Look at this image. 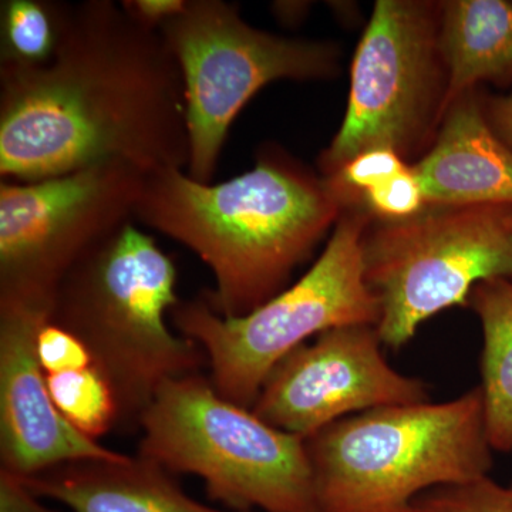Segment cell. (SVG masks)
Returning a JSON list of instances; mask_svg holds the SVG:
<instances>
[{
  "instance_id": "6da1fadb",
  "label": "cell",
  "mask_w": 512,
  "mask_h": 512,
  "mask_svg": "<svg viewBox=\"0 0 512 512\" xmlns=\"http://www.w3.org/2000/svg\"><path fill=\"white\" fill-rule=\"evenodd\" d=\"M114 161L187 168L184 84L160 32L86 0L49 63L0 64V175L30 183Z\"/></svg>"
},
{
  "instance_id": "8992f818",
  "label": "cell",
  "mask_w": 512,
  "mask_h": 512,
  "mask_svg": "<svg viewBox=\"0 0 512 512\" xmlns=\"http://www.w3.org/2000/svg\"><path fill=\"white\" fill-rule=\"evenodd\" d=\"M372 220L362 205L346 208L312 268L241 318H222L202 296L178 302L171 323L205 353L212 386L224 399L252 410L269 373L306 340L339 326L379 325L362 262Z\"/></svg>"
},
{
  "instance_id": "7402d4cb",
  "label": "cell",
  "mask_w": 512,
  "mask_h": 512,
  "mask_svg": "<svg viewBox=\"0 0 512 512\" xmlns=\"http://www.w3.org/2000/svg\"><path fill=\"white\" fill-rule=\"evenodd\" d=\"M36 355L45 375L94 366L92 353L83 340L50 318L42 320L37 328Z\"/></svg>"
},
{
  "instance_id": "603a6c76",
  "label": "cell",
  "mask_w": 512,
  "mask_h": 512,
  "mask_svg": "<svg viewBox=\"0 0 512 512\" xmlns=\"http://www.w3.org/2000/svg\"><path fill=\"white\" fill-rule=\"evenodd\" d=\"M120 5L138 25L160 32L165 23L184 12L188 0H123Z\"/></svg>"
},
{
  "instance_id": "52a82bcc",
  "label": "cell",
  "mask_w": 512,
  "mask_h": 512,
  "mask_svg": "<svg viewBox=\"0 0 512 512\" xmlns=\"http://www.w3.org/2000/svg\"><path fill=\"white\" fill-rule=\"evenodd\" d=\"M362 262L383 345L400 350L426 320L468 305L480 282L512 278V205H426L404 220L370 222Z\"/></svg>"
},
{
  "instance_id": "2e32d148",
  "label": "cell",
  "mask_w": 512,
  "mask_h": 512,
  "mask_svg": "<svg viewBox=\"0 0 512 512\" xmlns=\"http://www.w3.org/2000/svg\"><path fill=\"white\" fill-rule=\"evenodd\" d=\"M468 305L483 329L480 389L488 440L494 451L512 453V278L480 282Z\"/></svg>"
},
{
  "instance_id": "d4e9b609",
  "label": "cell",
  "mask_w": 512,
  "mask_h": 512,
  "mask_svg": "<svg viewBox=\"0 0 512 512\" xmlns=\"http://www.w3.org/2000/svg\"><path fill=\"white\" fill-rule=\"evenodd\" d=\"M485 117L494 133L512 148V93L501 96L483 94Z\"/></svg>"
},
{
  "instance_id": "7c38bea8",
  "label": "cell",
  "mask_w": 512,
  "mask_h": 512,
  "mask_svg": "<svg viewBox=\"0 0 512 512\" xmlns=\"http://www.w3.org/2000/svg\"><path fill=\"white\" fill-rule=\"evenodd\" d=\"M50 313L0 305V468L28 478L82 460L127 454L84 436L57 410L36 355V332Z\"/></svg>"
},
{
  "instance_id": "8fae6325",
  "label": "cell",
  "mask_w": 512,
  "mask_h": 512,
  "mask_svg": "<svg viewBox=\"0 0 512 512\" xmlns=\"http://www.w3.org/2000/svg\"><path fill=\"white\" fill-rule=\"evenodd\" d=\"M383 346L375 325L320 333L274 367L252 412L305 440L353 414L430 402L427 383L393 369Z\"/></svg>"
},
{
  "instance_id": "4fadbf2b",
  "label": "cell",
  "mask_w": 512,
  "mask_h": 512,
  "mask_svg": "<svg viewBox=\"0 0 512 512\" xmlns=\"http://www.w3.org/2000/svg\"><path fill=\"white\" fill-rule=\"evenodd\" d=\"M412 168L427 205H512V148L488 123L480 89L448 106L434 143Z\"/></svg>"
},
{
  "instance_id": "44dd1931",
  "label": "cell",
  "mask_w": 512,
  "mask_h": 512,
  "mask_svg": "<svg viewBox=\"0 0 512 512\" xmlns=\"http://www.w3.org/2000/svg\"><path fill=\"white\" fill-rule=\"evenodd\" d=\"M360 205L377 221H397L412 217L426 207L419 178L412 164L390 180L367 191Z\"/></svg>"
},
{
  "instance_id": "30bf717a",
  "label": "cell",
  "mask_w": 512,
  "mask_h": 512,
  "mask_svg": "<svg viewBox=\"0 0 512 512\" xmlns=\"http://www.w3.org/2000/svg\"><path fill=\"white\" fill-rule=\"evenodd\" d=\"M147 174L124 163L0 184V305L52 313L70 271L136 221Z\"/></svg>"
},
{
  "instance_id": "e0dca14e",
  "label": "cell",
  "mask_w": 512,
  "mask_h": 512,
  "mask_svg": "<svg viewBox=\"0 0 512 512\" xmlns=\"http://www.w3.org/2000/svg\"><path fill=\"white\" fill-rule=\"evenodd\" d=\"M70 5L49 0H3L0 64L36 67L49 63L62 43Z\"/></svg>"
},
{
  "instance_id": "ac0fdd59",
  "label": "cell",
  "mask_w": 512,
  "mask_h": 512,
  "mask_svg": "<svg viewBox=\"0 0 512 512\" xmlns=\"http://www.w3.org/2000/svg\"><path fill=\"white\" fill-rule=\"evenodd\" d=\"M45 376L57 410L74 429L96 441L119 429L116 394L96 366Z\"/></svg>"
},
{
  "instance_id": "5bb4252c",
  "label": "cell",
  "mask_w": 512,
  "mask_h": 512,
  "mask_svg": "<svg viewBox=\"0 0 512 512\" xmlns=\"http://www.w3.org/2000/svg\"><path fill=\"white\" fill-rule=\"evenodd\" d=\"M22 480L40 498L73 512H238L192 500L173 473L140 456L72 461Z\"/></svg>"
},
{
  "instance_id": "cb8c5ba5",
  "label": "cell",
  "mask_w": 512,
  "mask_h": 512,
  "mask_svg": "<svg viewBox=\"0 0 512 512\" xmlns=\"http://www.w3.org/2000/svg\"><path fill=\"white\" fill-rule=\"evenodd\" d=\"M0 512H57L40 503L22 478L0 468Z\"/></svg>"
},
{
  "instance_id": "5b68a950",
  "label": "cell",
  "mask_w": 512,
  "mask_h": 512,
  "mask_svg": "<svg viewBox=\"0 0 512 512\" xmlns=\"http://www.w3.org/2000/svg\"><path fill=\"white\" fill-rule=\"evenodd\" d=\"M138 456L202 478L229 511L316 512L305 440L224 399L210 377L164 383L140 420Z\"/></svg>"
},
{
  "instance_id": "d6986e66",
  "label": "cell",
  "mask_w": 512,
  "mask_h": 512,
  "mask_svg": "<svg viewBox=\"0 0 512 512\" xmlns=\"http://www.w3.org/2000/svg\"><path fill=\"white\" fill-rule=\"evenodd\" d=\"M416 508L420 512H512V483L500 484L484 476L443 485L421 494Z\"/></svg>"
},
{
  "instance_id": "ba28073f",
  "label": "cell",
  "mask_w": 512,
  "mask_h": 512,
  "mask_svg": "<svg viewBox=\"0 0 512 512\" xmlns=\"http://www.w3.org/2000/svg\"><path fill=\"white\" fill-rule=\"evenodd\" d=\"M160 33L184 84L185 171L200 183H211L229 128L259 90L278 80L330 79L340 70L335 43L256 29L225 0H188Z\"/></svg>"
},
{
  "instance_id": "484cf974",
  "label": "cell",
  "mask_w": 512,
  "mask_h": 512,
  "mask_svg": "<svg viewBox=\"0 0 512 512\" xmlns=\"http://www.w3.org/2000/svg\"><path fill=\"white\" fill-rule=\"evenodd\" d=\"M309 5L311 3L306 2H276L272 9L276 19L284 25H296L301 23L303 19L308 15Z\"/></svg>"
},
{
  "instance_id": "7a4b0ae2",
  "label": "cell",
  "mask_w": 512,
  "mask_h": 512,
  "mask_svg": "<svg viewBox=\"0 0 512 512\" xmlns=\"http://www.w3.org/2000/svg\"><path fill=\"white\" fill-rule=\"evenodd\" d=\"M345 210L326 178L266 148L224 183L183 168L148 174L136 221L198 255L215 279L202 298L222 318H241L286 289Z\"/></svg>"
},
{
  "instance_id": "9c48e42d",
  "label": "cell",
  "mask_w": 512,
  "mask_h": 512,
  "mask_svg": "<svg viewBox=\"0 0 512 512\" xmlns=\"http://www.w3.org/2000/svg\"><path fill=\"white\" fill-rule=\"evenodd\" d=\"M440 2L379 0L357 45L342 126L320 154L322 177L373 148L404 160L429 150L447 110Z\"/></svg>"
},
{
  "instance_id": "277c9868",
  "label": "cell",
  "mask_w": 512,
  "mask_h": 512,
  "mask_svg": "<svg viewBox=\"0 0 512 512\" xmlns=\"http://www.w3.org/2000/svg\"><path fill=\"white\" fill-rule=\"evenodd\" d=\"M316 512H420L421 494L490 476L480 386L443 403L353 414L305 439Z\"/></svg>"
},
{
  "instance_id": "3957f363",
  "label": "cell",
  "mask_w": 512,
  "mask_h": 512,
  "mask_svg": "<svg viewBox=\"0 0 512 512\" xmlns=\"http://www.w3.org/2000/svg\"><path fill=\"white\" fill-rule=\"evenodd\" d=\"M178 269L134 222L63 279L50 319L83 340L119 404V429L134 430L160 387L200 373L207 362L167 316L181 301Z\"/></svg>"
},
{
  "instance_id": "ffe728a7",
  "label": "cell",
  "mask_w": 512,
  "mask_h": 512,
  "mask_svg": "<svg viewBox=\"0 0 512 512\" xmlns=\"http://www.w3.org/2000/svg\"><path fill=\"white\" fill-rule=\"evenodd\" d=\"M409 165L392 148H373L352 158L338 173L323 178L329 181L348 208L360 205L367 191L402 173Z\"/></svg>"
},
{
  "instance_id": "9a60e30c",
  "label": "cell",
  "mask_w": 512,
  "mask_h": 512,
  "mask_svg": "<svg viewBox=\"0 0 512 512\" xmlns=\"http://www.w3.org/2000/svg\"><path fill=\"white\" fill-rule=\"evenodd\" d=\"M440 43L448 70L447 109L483 83L512 86V2H440Z\"/></svg>"
}]
</instances>
